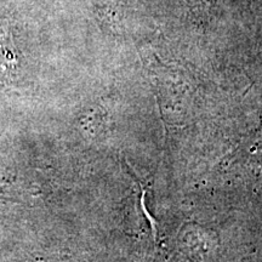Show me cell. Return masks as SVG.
Segmentation results:
<instances>
[{
  "label": "cell",
  "mask_w": 262,
  "mask_h": 262,
  "mask_svg": "<svg viewBox=\"0 0 262 262\" xmlns=\"http://www.w3.org/2000/svg\"><path fill=\"white\" fill-rule=\"evenodd\" d=\"M199 3H201L203 6H208L209 3H210V0H199Z\"/></svg>",
  "instance_id": "6da1fadb"
}]
</instances>
